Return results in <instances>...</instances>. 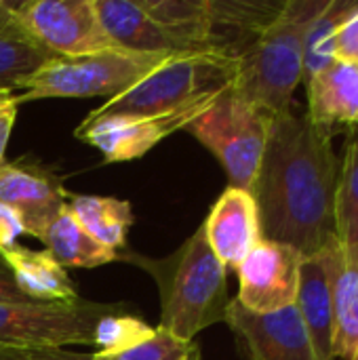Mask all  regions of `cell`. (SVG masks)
<instances>
[{"label": "cell", "instance_id": "11", "mask_svg": "<svg viewBox=\"0 0 358 360\" xmlns=\"http://www.w3.org/2000/svg\"><path fill=\"white\" fill-rule=\"evenodd\" d=\"M68 198L61 177L38 160L25 156L0 165V202L17 211L25 234L40 238L68 207Z\"/></svg>", "mask_w": 358, "mask_h": 360}, {"label": "cell", "instance_id": "3", "mask_svg": "<svg viewBox=\"0 0 358 360\" xmlns=\"http://www.w3.org/2000/svg\"><path fill=\"white\" fill-rule=\"evenodd\" d=\"M331 0H285L281 13L260 32L236 59L232 86L270 116L293 105V93L304 74L308 30Z\"/></svg>", "mask_w": 358, "mask_h": 360}, {"label": "cell", "instance_id": "8", "mask_svg": "<svg viewBox=\"0 0 358 360\" xmlns=\"http://www.w3.org/2000/svg\"><path fill=\"white\" fill-rule=\"evenodd\" d=\"M25 30L55 57H78L116 46L99 23L93 0H25L15 4Z\"/></svg>", "mask_w": 358, "mask_h": 360}, {"label": "cell", "instance_id": "23", "mask_svg": "<svg viewBox=\"0 0 358 360\" xmlns=\"http://www.w3.org/2000/svg\"><path fill=\"white\" fill-rule=\"evenodd\" d=\"M338 243L358 245V137H354L340 162V181L335 194Z\"/></svg>", "mask_w": 358, "mask_h": 360}, {"label": "cell", "instance_id": "12", "mask_svg": "<svg viewBox=\"0 0 358 360\" xmlns=\"http://www.w3.org/2000/svg\"><path fill=\"white\" fill-rule=\"evenodd\" d=\"M198 114L169 116H91L78 124L76 137L103 154L106 162H124L146 156L169 135L186 129Z\"/></svg>", "mask_w": 358, "mask_h": 360}, {"label": "cell", "instance_id": "15", "mask_svg": "<svg viewBox=\"0 0 358 360\" xmlns=\"http://www.w3.org/2000/svg\"><path fill=\"white\" fill-rule=\"evenodd\" d=\"M93 4L101 27L116 46L158 57L184 55L171 34L146 13L139 0H93Z\"/></svg>", "mask_w": 358, "mask_h": 360}, {"label": "cell", "instance_id": "22", "mask_svg": "<svg viewBox=\"0 0 358 360\" xmlns=\"http://www.w3.org/2000/svg\"><path fill=\"white\" fill-rule=\"evenodd\" d=\"M358 13L357 0H331L321 17L312 23L304 44V74L302 82L312 78L335 59V42L340 27Z\"/></svg>", "mask_w": 358, "mask_h": 360}, {"label": "cell", "instance_id": "1", "mask_svg": "<svg viewBox=\"0 0 358 360\" xmlns=\"http://www.w3.org/2000/svg\"><path fill=\"white\" fill-rule=\"evenodd\" d=\"M340 160L331 131L293 105L272 116L266 150L251 196L262 238L293 247L304 257L338 243L335 194Z\"/></svg>", "mask_w": 358, "mask_h": 360}, {"label": "cell", "instance_id": "5", "mask_svg": "<svg viewBox=\"0 0 358 360\" xmlns=\"http://www.w3.org/2000/svg\"><path fill=\"white\" fill-rule=\"evenodd\" d=\"M162 59L124 49L78 57H53L25 76L13 97L17 103L61 97H116L152 72Z\"/></svg>", "mask_w": 358, "mask_h": 360}, {"label": "cell", "instance_id": "27", "mask_svg": "<svg viewBox=\"0 0 358 360\" xmlns=\"http://www.w3.org/2000/svg\"><path fill=\"white\" fill-rule=\"evenodd\" d=\"M335 59L358 63V13L350 17L338 32Z\"/></svg>", "mask_w": 358, "mask_h": 360}, {"label": "cell", "instance_id": "7", "mask_svg": "<svg viewBox=\"0 0 358 360\" xmlns=\"http://www.w3.org/2000/svg\"><path fill=\"white\" fill-rule=\"evenodd\" d=\"M122 304H0V346H89L97 323Z\"/></svg>", "mask_w": 358, "mask_h": 360}, {"label": "cell", "instance_id": "14", "mask_svg": "<svg viewBox=\"0 0 358 360\" xmlns=\"http://www.w3.org/2000/svg\"><path fill=\"white\" fill-rule=\"evenodd\" d=\"M333 306V359L358 360V245L333 243L321 255Z\"/></svg>", "mask_w": 358, "mask_h": 360}, {"label": "cell", "instance_id": "26", "mask_svg": "<svg viewBox=\"0 0 358 360\" xmlns=\"http://www.w3.org/2000/svg\"><path fill=\"white\" fill-rule=\"evenodd\" d=\"M0 360H91V354L55 346H0Z\"/></svg>", "mask_w": 358, "mask_h": 360}, {"label": "cell", "instance_id": "6", "mask_svg": "<svg viewBox=\"0 0 358 360\" xmlns=\"http://www.w3.org/2000/svg\"><path fill=\"white\" fill-rule=\"evenodd\" d=\"M270 122V114L247 101L234 86H228L186 131L219 160L230 188L249 192L262 165Z\"/></svg>", "mask_w": 358, "mask_h": 360}, {"label": "cell", "instance_id": "28", "mask_svg": "<svg viewBox=\"0 0 358 360\" xmlns=\"http://www.w3.org/2000/svg\"><path fill=\"white\" fill-rule=\"evenodd\" d=\"M21 234H25L21 217L8 205L0 202V253L15 247Z\"/></svg>", "mask_w": 358, "mask_h": 360}, {"label": "cell", "instance_id": "19", "mask_svg": "<svg viewBox=\"0 0 358 360\" xmlns=\"http://www.w3.org/2000/svg\"><path fill=\"white\" fill-rule=\"evenodd\" d=\"M15 4L0 0V91L8 93L25 76L55 57L25 30L15 13Z\"/></svg>", "mask_w": 358, "mask_h": 360}, {"label": "cell", "instance_id": "2", "mask_svg": "<svg viewBox=\"0 0 358 360\" xmlns=\"http://www.w3.org/2000/svg\"><path fill=\"white\" fill-rule=\"evenodd\" d=\"M118 259L139 266L152 276L160 295V329L184 342L215 323H226L230 295L226 266L211 251L200 226L177 251L167 257H148L118 251Z\"/></svg>", "mask_w": 358, "mask_h": 360}, {"label": "cell", "instance_id": "9", "mask_svg": "<svg viewBox=\"0 0 358 360\" xmlns=\"http://www.w3.org/2000/svg\"><path fill=\"white\" fill-rule=\"evenodd\" d=\"M302 259L304 255L293 247L262 238L236 268V302L257 314L295 306Z\"/></svg>", "mask_w": 358, "mask_h": 360}, {"label": "cell", "instance_id": "25", "mask_svg": "<svg viewBox=\"0 0 358 360\" xmlns=\"http://www.w3.org/2000/svg\"><path fill=\"white\" fill-rule=\"evenodd\" d=\"M152 333L154 327L146 325L139 316L131 314L129 308L122 304L118 310L110 312L97 323L93 344L99 348L97 352H120L137 346Z\"/></svg>", "mask_w": 358, "mask_h": 360}, {"label": "cell", "instance_id": "13", "mask_svg": "<svg viewBox=\"0 0 358 360\" xmlns=\"http://www.w3.org/2000/svg\"><path fill=\"white\" fill-rule=\"evenodd\" d=\"M203 226L211 251L226 268L236 270L262 240L257 205L251 192L241 188H228L217 198Z\"/></svg>", "mask_w": 358, "mask_h": 360}, {"label": "cell", "instance_id": "29", "mask_svg": "<svg viewBox=\"0 0 358 360\" xmlns=\"http://www.w3.org/2000/svg\"><path fill=\"white\" fill-rule=\"evenodd\" d=\"M17 110H19V103L15 101L13 93H6L0 99V165L4 162V152H6L8 137L17 118Z\"/></svg>", "mask_w": 358, "mask_h": 360}, {"label": "cell", "instance_id": "21", "mask_svg": "<svg viewBox=\"0 0 358 360\" xmlns=\"http://www.w3.org/2000/svg\"><path fill=\"white\" fill-rule=\"evenodd\" d=\"M68 209L76 221L101 245L122 251L127 245V234L133 226V209L129 200L112 196H87L70 194Z\"/></svg>", "mask_w": 358, "mask_h": 360}, {"label": "cell", "instance_id": "20", "mask_svg": "<svg viewBox=\"0 0 358 360\" xmlns=\"http://www.w3.org/2000/svg\"><path fill=\"white\" fill-rule=\"evenodd\" d=\"M53 259L63 268H99L118 262V251L97 243L65 207L40 238Z\"/></svg>", "mask_w": 358, "mask_h": 360}, {"label": "cell", "instance_id": "30", "mask_svg": "<svg viewBox=\"0 0 358 360\" xmlns=\"http://www.w3.org/2000/svg\"><path fill=\"white\" fill-rule=\"evenodd\" d=\"M0 304H36V302H30L17 289L13 274H11V268L6 266L2 253H0Z\"/></svg>", "mask_w": 358, "mask_h": 360}, {"label": "cell", "instance_id": "17", "mask_svg": "<svg viewBox=\"0 0 358 360\" xmlns=\"http://www.w3.org/2000/svg\"><path fill=\"white\" fill-rule=\"evenodd\" d=\"M17 289L36 304H61L78 300L76 285L49 251H34L15 245L2 251Z\"/></svg>", "mask_w": 358, "mask_h": 360}, {"label": "cell", "instance_id": "18", "mask_svg": "<svg viewBox=\"0 0 358 360\" xmlns=\"http://www.w3.org/2000/svg\"><path fill=\"white\" fill-rule=\"evenodd\" d=\"M295 308L312 342L319 360L333 359V306L325 266L319 255L304 257L300 268V287Z\"/></svg>", "mask_w": 358, "mask_h": 360}, {"label": "cell", "instance_id": "31", "mask_svg": "<svg viewBox=\"0 0 358 360\" xmlns=\"http://www.w3.org/2000/svg\"><path fill=\"white\" fill-rule=\"evenodd\" d=\"M6 93H8V91H0V99H2V97H4Z\"/></svg>", "mask_w": 358, "mask_h": 360}, {"label": "cell", "instance_id": "24", "mask_svg": "<svg viewBox=\"0 0 358 360\" xmlns=\"http://www.w3.org/2000/svg\"><path fill=\"white\" fill-rule=\"evenodd\" d=\"M91 360H200V348L196 342H184L154 327V333L137 346L120 352H95Z\"/></svg>", "mask_w": 358, "mask_h": 360}, {"label": "cell", "instance_id": "4", "mask_svg": "<svg viewBox=\"0 0 358 360\" xmlns=\"http://www.w3.org/2000/svg\"><path fill=\"white\" fill-rule=\"evenodd\" d=\"M236 61L224 55H177L162 59L124 93L103 101L91 116L200 114L232 86Z\"/></svg>", "mask_w": 358, "mask_h": 360}, {"label": "cell", "instance_id": "16", "mask_svg": "<svg viewBox=\"0 0 358 360\" xmlns=\"http://www.w3.org/2000/svg\"><path fill=\"white\" fill-rule=\"evenodd\" d=\"M308 116L325 129L358 124V63L333 59L306 80Z\"/></svg>", "mask_w": 358, "mask_h": 360}, {"label": "cell", "instance_id": "10", "mask_svg": "<svg viewBox=\"0 0 358 360\" xmlns=\"http://www.w3.org/2000/svg\"><path fill=\"white\" fill-rule=\"evenodd\" d=\"M226 323L243 360H319L295 306L257 314L230 302Z\"/></svg>", "mask_w": 358, "mask_h": 360}]
</instances>
